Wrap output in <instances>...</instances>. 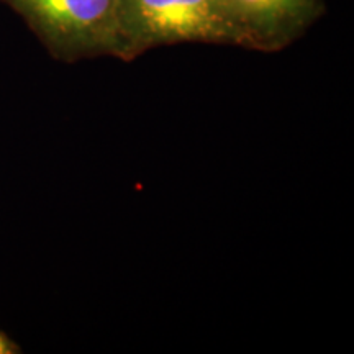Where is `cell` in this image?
Returning a JSON list of instances; mask_svg holds the SVG:
<instances>
[{"label":"cell","instance_id":"obj_1","mask_svg":"<svg viewBox=\"0 0 354 354\" xmlns=\"http://www.w3.org/2000/svg\"><path fill=\"white\" fill-rule=\"evenodd\" d=\"M120 56L131 61L156 46L176 43L245 48L223 0H120Z\"/></svg>","mask_w":354,"mask_h":354},{"label":"cell","instance_id":"obj_2","mask_svg":"<svg viewBox=\"0 0 354 354\" xmlns=\"http://www.w3.org/2000/svg\"><path fill=\"white\" fill-rule=\"evenodd\" d=\"M19 13L53 57L66 63L120 56V0H0Z\"/></svg>","mask_w":354,"mask_h":354},{"label":"cell","instance_id":"obj_3","mask_svg":"<svg viewBox=\"0 0 354 354\" xmlns=\"http://www.w3.org/2000/svg\"><path fill=\"white\" fill-rule=\"evenodd\" d=\"M245 48L279 51L294 43L323 13V0H223Z\"/></svg>","mask_w":354,"mask_h":354},{"label":"cell","instance_id":"obj_4","mask_svg":"<svg viewBox=\"0 0 354 354\" xmlns=\"http://www.w3.org/2000/svg\"><path fill=\"white\" fill-rule=\"evenodd\" d=\"M21 353V349L19 344H17L13 339H10V336L7 333H3L0 330V354H19Z\"/></svg>","mask_w":354,"mask_h":354}]
</instances>
